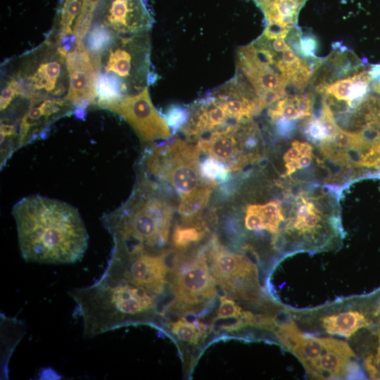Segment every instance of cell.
<instances>
[{
  "mask_svg": "<svg viewBox=\"0 0 380 380\" xmlns=\"http://www.w3.org/2000/svg\"><path fill=\"white\" fill-rule=\"evenodd\" d=\"M187 108L188 120L180 130L186 137L198 139L205 133L230 124L224 107L211 92L194 101Z\"/></svg>",
  "mask_w": 380,
  "mask_h": 380,
  "instance_id": "cell-13",
  "label": "cell"
},
{
  "mask_svg": "<svg viewBox=\"0 0 380 380\" xmlns=\"http://www.w3.org/2000/svg\"><path fill=\"white\" fill-rule=\"evenodd\" d=\"M327 194L300 191L294 198L288 218L283 227L286 236L303 243V247L312 246L324 239L327 232L337 229V218L329 207Z\"/></svg>",
  "mask_w": 380,
  "mask_h": 380,
  "instance_id": "cell-5",
  "label": "cell"
},
{
  "mask_svg": "<svg viewBox=\"0 0 380 380\" xmlns=\"http://www.w3.org/2000/svg\"><path fill=\"white\" fill-rule=\"evenodd\" d=\"M312 99L310 94L288 95L270 108L268 115L272 121L277 119L296 120L312 115Z\"/></svg>",
  "mask_w": 380,
  "mask_h": 380,
  "instance_id": "cell-19",
  "label": "cell"
},
{
  "mask_svg": "<svg viewBox=\"0 0 380 380\" xmlns=\"http://www.w3.org/2000/svg\"><path fill=\"white\" fill-rule=\"evenodd\" d=\"M92 60L97 76L110 81L123 96L141 92L155 80V74L151 71L148 32L115 35Z\"/></svg>",
  "mask_w": 380,
  "mask_h": 380,
  "instance_id": "cell-3",
  "label": "cell"
},
{
  "mask_svg": "<svg viewBox=\"0 0 380 380\" xmlns=\"http://www.w3.org/2000/svg\"><path fill=\"white\" fill-rule=\"evenodd\" d=\"M321 324L327 333L348 338L359 329L369 326L371 322L359 311L346 310L324 317Z\"/></svg>",
  "mask_w": 380,
  "mask_h": 380,
  "instance_id": "cell-18",
  "label": "cell"
},
{
  "mask_svg": "<svg viewBox=\"0 0 380 380\" xmlns=\"http://www.w3.org/2000/svg\"><path fill=\"white\" fill-rule=\"evenodd\" d=\"M83 0H58L51 30L46 39L60 45L68 40L75 41L74 26L81 12Z\"/></svg>",
  "mask_w": 380,
  "mask_h": 380,
  "instance_id": "cell-16",
  "label": "cell"
},
{
  "mask_svg": "<svg viewBox=\"0 0 380 380\" xmlns=\"http://www.w3.org/2000/svg\"><path fill=\"white\" fill-rule=\"evenodd\" d=\"M245 312L246 311L242 310L233 300L225 296H222L220 298L216 319L238 318L243 316Z\"/></svg>",
  "mask_w": 380,
  "mask_h": 380,
  "instance_id": "cell-29",
  "label": "cell"
},
{
  "mask_svg": "<svg viewBox=\"0 0 380 380\" xmlns=\"http://www.w3.org/2000/svg\"><path fill=\"white\" fill-rule=\"evenodd\" d=\"M115 35L107 28L92 24L83 43L91 58L99 56L110 44Z\"/></svg>",
  "mask_w": 380,
  "mask_h": 380,
  "instance_id": "cell-24",
  "label": "cell"
},
{
  "mask_svg": "<svg viewBox=\"0 0 380 380\" xmlns=\"http://www.w3.org/2000/svg\"><path fill=\"white\" fill-rule=\"evenodd\" d=\"M92 24L115 35L148 32L153 18L144 0H101Z\"/></svg>",
  "mask_w": 380,
  "mask_h": 380,
  "instance_id": "cell-10",
  "label": "cell"
},
{
  "mask_svg": "<svg viewBox=\"0 0 380 380\" xmlns=\"http://www.w3.org/2000/svg\"><path fill=\"white\" fill-rule=\"evenodd\" d=\"M355 76L341 79L327 84L320 91L324 93L327 96L335 98L338 101H345L346 103L349 101L352 84L354 82Z\"/></svg>",
  "mask_w": 380,
  "mask_h": 380,
  "instance_id": "cell-27",
  "label": "cell"
},
{
  "mask_svg": "<svg viewBox=\"0 0 380 380\" xmlns=\"http://www.w3.org/2000/svg\"><path fill=\"white\" fill-rule=\"evenodd\" d=\"M170 327L178 339L189 343L197 344L204 335L201 324L191 322L184 317L170 322Z\"/></svg>",
  "mask_w": 380,
  "mask_h": 380,
  "instance_id": "cell-25",
  "label": "cell"
},
{
  "mask_svg": "<svg viewBox=\"0 0 380 380\" xmlns=\"http://www.w3.org/2000/svg\"><path fill=\"white\" fill-rule=\"evenodd\" d=\"M355 355L347 342L325 338L324 348L317 362L312 377L315 379H341L354 374L357 365Z\"/></svg>",
  "mask_w": 380,
  "mask_h": 380,
  "instance_id": "cell-15",
  "label": "cell"
},
{
  "mask_svg": "<svg viewBox=\"0 0 380 380\" xmlns=\"http://www.w3.org/2000/svg\"><path fill=\"white\" fill-rule=\"evenodd\" d=\"M367 373L372 379H380V353L370 355L365 360Z\"/></svg>",
  "mask_w": 380,
  "mask_h": 380,
  "instance_id": "cell-31",
  "label": "cell"
},
{
  "mask_svg": "<svg viewBox=\"0 0 380 380\" xmlns=\"http://www.w3.org/2000/svg\"><path fill=\"white\" fill-rule=\"evenodd\" d=\"M379 115H380V106H379Z\"/></svg>",
  "mask_w": 380,
  "mask_h": 380,
  "instance_id": "cell-36",
  "label": "cell"
},
{
  "mask_svg": "<svg viewBox=\"0 0 380 380\" xmlns=\"http://www.w3.org/2000/svg\"><path fill=\"white\" fill-rule=\"evenodd\" d=\"M106 110L123 118L142 142L167 139L171 137L170 127L164 116L154 107L148 87L137 94L124 96Z\"/></svg>",
  "mask_w": 380,
  "mask_h": 380,
  "instance_id": "cell-8",
  "label": "cell"
},
{
  "mask_svg": "<svg viewBox=\"0 0 380 380\" xmlns=\"http://www.w3.org/2000/svg\"><path fill=\"white\" fill-rule=\"evenodd\" d=\"M313 157V148L309 143L293 141L284 156L286 171L283 177L291 175L296 170L308 167Z\"/></svg>",
  "mask_w": 380,
  "mask_h": 380,
  "instance_id": "cell-21",
  "label": "cell"
},
{
  "mask_svg": "<svg viewBox=\"0 0 380 380\" xmlns=\"http://www.w3.org/2000/svg\"><path fill=\"white\" fill-rule=\"evenodd\" d=\"M75 110L65 98L32 101L17 125L20 148L46 137L56 120L74 113Z\"/></svg>",
  "mask_w": 380,
  "mask_h": 380,
  "instance_id": "cell-12",
  "label": "cell"
},
{
  "mask_svg": "<svg viewBox=\"0 0 380 380\" xmlns=\"http://www.w3.org/2000/svg\"><path fill=\"white\" fill-rule=\"evenodd\" d=\"M200 174L203 180L216 184L229 179L230 170L223 162L208 156L199 165Z\"/></svg>",
  "mask_w": 380,
  "mask_h": 380,
  "instance_id": "cell-26",
  "label": "cell"
},
{
  "mask_svg": "<svg viewBox=\"0 0 380 380\" xmlns=\"http://www.w3.org/2000/svg\"><path fill=\"white\" fill-rule=\"evenodd\" d=\"M163 116L172 129V134H175L180 131L186 122L189 117L188 108L180 105H172L167 108Z\"/></svg>",
  "mask_w": 380,
  "mask_h": 380,
  "instance_id": "cell-28",
  "label": "cell"
},
{
  "mask_svg": "<svg viewBox=\"0 0 380 380\" xmlns=\"http://www.w3.org/2000/svg\"><path fill=\"white\" fill-rule=\"evenodd\" d=\"M268 40L270 42L271 47L277 53L282 52L289 46L285 42L284 39L281 38Z\"/></svg>",
  "mask_w": 380,
  "mask_h": 380,
  "instance_id": "cell-34",
  "label": "cell"
},
{
  "mask_svg": "<svg viewBox=\"0 0 380 380\" xmlns=\"http://www.w3.org/2000/svg\"><path fill=\"white\" fill-rule=\"evenodd\" d=\"M263 13L267 24L293 28L298 13L308 0H253Z\"/></svg>",
  "mask_w": 380,
  "mask_h": 380,
  "instance_id": "cell-17",
  "label": "cell"
},
{
  "mask_svg": "<svg viewBox=\"0 0 380 380\" xmlns=\"http://www.w3.org/2000/svg\"><path fill=\"white\" fill-rule=\"evenodd\" d=\"M69 89L65 99L75 107L74 114L84 117L86 110L95 106L97 72L92 58L82 42H76L66 55Z\"/></svg>",
  "mask_w": 380,
  "mask_h": 380,
  "instance_id": "cell-9",
  "label": "cell"
},
{
  "mask_svg": "<svg viewBox=\"0 0 380 380\" xmlns=\"http://www.w3.org/2000/svg\"><path fill=\"white\" fill-rule=\"evenodd\" d=\"M378 353H380V333H379V336Z\"/></svg>",
  "mask_w": 380,
  "mask_h": 380,
  "instance_id": "cell-35",
  "label": "cell"
},
{
  "mask_svg": "<svg viewBox=\"0 0 380 380\" xmlns=\"http://www.w3.org/2000/svg\"><path fill=\"white\" fill-rule=\"evenodd\" d=\"M275 334L281 345L299 359L312 377L317 362L324 348L325 338L305 334L292 321L283 322L276 327Z\"/></svg>",
  "mask_w": 380,
  "mask_h": 380,
  "instance_id": "cell-14",
  "label": "cell"
},
{
  "mask_svg": "<svg viewBox=\"0 0 380 380\" xmlns=\"http://www.w3.org/2000/svg\"><path fill=\"white\" fill-rule=\"evenodd\" d=\"M67 53L46 39L37 47L8 61L3 75L13 78L18 95L31 101L66 97L69 89Z\"/></svg>",
  "mask_w": 380,
  "mask_h": 380,
  "instance_id": "cell-2",
  "label": "cell"
},
{
  "mask_svg": "<svg viewBox=\"0 0 380 380\" xmlns=\"http://www.w3.org/2000/svg\"><path fill=\"white\" fill-rule=\"evenodd\" d=\"M317 42L314 36L307 35L300 37L297 54L305 58H315Z\"/></svg>",
  "mask_w": 380,
  "mask_h": 380,
  "instance_id": "cell-30",
  "label": "cell"
},
{
  "mask_svg": "<svg viewBox=\"0 0 380 380\" xmlns=\"http://www.w3.org/2000/svg\"><path fill=\"white\" fill-rule=\"evenodd\" d=\"M215 280L224 289L239 296L258 285L257 268L246 257L233 253L214 241L208 252Z\"/></svg>",
  "mask_w": 380,
  "mask_h": 380,
  "instance_id": "cell-11",
  "label": "cell"
},
{
  "mask_svg": "<svg viewBox=\"0 0 380 380\" xmlns=\"http://www.w3.org/2000/svg\"><path fill=\"white\" fill-rule=\"evenodd\" d=\"M170 271L175 303L181 310H194L215 296V280L204 254L186 261L178 256Z\"/></svg>",
  "mask_w": 380,
  "mask_h": 380,
  "instance_id": "cell-6",
  "label": "cell"
},
{
  "mask_svg": "<svg viewBox=\"0 0 380 380\" xmlns=\"http://www.w3.org/2000/svg\"><path fill=\"white\" fill-rule=\"evenodd\" d=\"M370 72L372 77V88L375 93L380 95V65L374 66Z\"/></svg>",
  "mask_w": 380,
  "mask_h": 380,
  "instance_id": "cell-33",
  "label": "cell"
},
{
  "mask_svg": "<svg viewBox=\"0 0 380 380\" xmlns=\"http://www.w3.org/2000/svg\"><path fill=\"white\" fill-rule=\"evenodd\" d=\"M201 151L223 162L230 171H236L255 161L260 155L256 151L248 124L232 122L210 132L199 139Z\"/></svg>",
  "mask_w": 380,
  "mask_h": 380,
  "instance_id": "cell-7",
  "label": "cell"
},
{
  "mask_svg": "<svg viewBox=\"0 0 380 380\" xmlns=\"http://www.w3.org/2000/svg\"><path fill=\"white\" fill-rule=\"evenodd\" d=\"M205 234L206 229L198 219L191 222H183V224H177L174 227L172 243L178 249H184L199 242Z\"/></svg>",
  "mask_w": 380,
  "mask_h": 380,
  "instance_id": "cell-22",
  "label": "cell"
},
{
  "mask_svg": "<svg viewBox=\"0 0 380 380\" xmlns=\"http://www.w3.org/2000/svg\"><path fill=\"white\" fill-rule=\"evenodd\" d=\"M200 153L197 144L174 139L146 150L142 164L147 173L170 184L181 196L203 181Z\"/></svg>",
  "mask_w": 380,
  "mask_h": 380,
  "instance_id": "cell-4",
  "label": "cell"
},
{
  "mask_svg": "<svg viewBox=\"0 0 380 380\" xmlns=\"http://www.w3.org/2000/svg\"><path fill=\"white\" fill-rule=\"evenodd\" d=\"M291 30L276 23H268L262 35L268 39H284Z\"/></svg>",
  "mask_w": 380,
  "mask_h": 380,
  "instance_id": "cell-32",
  "label": "cell"
},
{
  "mask_svg": "<svg viewBox=\"0 0 380 380\" xmlns=\"http://www.w3.org/2000/svg\"><path fill=\"white\" fill-rule=\"evenodd\" d=\"M21 255L26 262L49 265L81 260L89 236L77 209L68 203L32 195L12 210Z\"/></svg>",
  "mask_w": 380,
  "mask_h": 380,
  "instance_id": "cell-1",
  "label": "cell"
},
{
  "mask_svg": "<svg viewBox=\"0 0 380 380\" xmlns=\"http://www.w3.org/2000/svg\"><path fill=\"white\" fill-rule=\"evenodd\" d=\"M255 206L261 219L263 230L278 235L281 224L286 220L281 201H271L263 204H255Z\"/></svg>",
  "mask_w": 380,
  "mask_h": 380,
  "instance_id": "cell-23",
  "label": "cell"
},
{
  "mask_svg": "<svg viewBox=\"0 0 380 380\" xmlns=\"http://www.w3.org/2000/svg\"><path fill=\"white\" fill-rule=\"evenodd\" d=\"M217 184L203 179L197 187L180 196L178 212L183 222L199 219L201 213L208 203L213 189Z\"/></svg>",
  "mask_w": 380,
  "mask_h": 380,
  "instance_id": "cell-20",
  "label": "cell"
}]
</instances>
